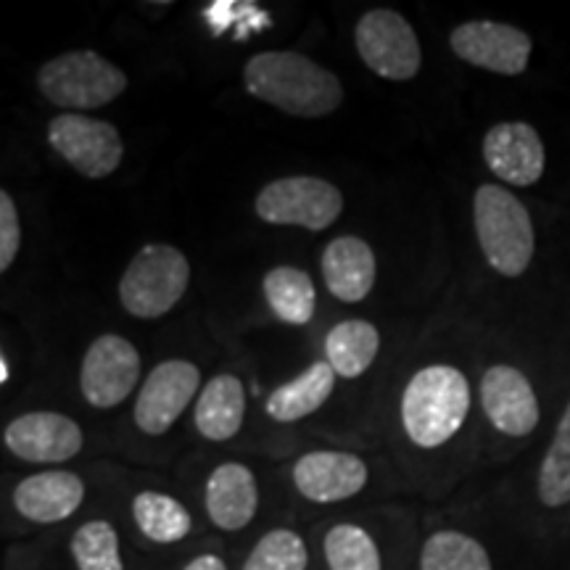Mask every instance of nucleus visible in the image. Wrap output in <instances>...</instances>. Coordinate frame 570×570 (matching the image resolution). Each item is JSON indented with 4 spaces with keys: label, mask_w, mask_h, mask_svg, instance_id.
<instances>
[{
    "label": "nucleus",
    "mask_w": 570,
    "mask_h": 570,
    "mask_svg": "<svg viewBox=\"0 0 570 570\" xmlns=\"http://www.w3.org/2000/svg\"><path fill=\"white\" fill-rule=\"evenodd\" d=\"M473 391L468 375L449 362L417 367L404 381L396 402V431L404 468L415 458H433L454 444L470 417Z\"/></svg>",
    "instance_id": "1"
},
{
    "label": "nucleus",
    "mask_w": 570,
    "mask_h": 570,
    "mask_svg": "<svg viewBox=\"0 0 570 570\" xmlns=\"http://www.w3.org/2000/svg\"><path fill=\"white\" fill-rule=\"evenodd\" d=\"M320 570H415V529L399 510L341 515L317 525Z\"/></svg>",
    "instance_id": "2"
},
{
    "label": "nucleus",
    "mask_w": 570,
    "mask_h": 570,
    "mask_svg": "<svg viewBox=\"0 0 570 570\" xmlns=\"http://www.w3.org/2000/svg\"><path fill=\"white\" fill-rule=\"evenodd\" d=\"M248 96L285 117L323 119L344 104V85L331 69L298 51H262L244 63Z\"/></svg>",
    "instance_id": "3"
},
{
    "label": "nucleus",
    "mask_w": 570,
    "mask_h": 570,
    "mask_svg": "<svg viewBox=\"0 0 570 570\" xmlns=\"http://www.w3.org/2000/svg\"><path fill=\"white\" fill-rule=\"evenodd\" d=\"M475 238L489 267L502 277H520L537 254V230L525 204L502 185L487 183L473 194Z\"/></svg>",
    "instance_id": "4"
},
{
    "label": "nucleus",
    "mask_w": 570,
    "mask_h": 570,
    "mask_svg": "<svg viewBox=\"0 0 570 570\" xmlns=\"http://www.w3.org/2000/svg\"><path fill=\"white\" fill-rule=\"evenodd\" d=\"M35 82H38L40 96L63 109V114L104 109L119 96H125L127 85H130L122 67L90 48L53 56L51 61L42 63Z\"/></svg>",
    "instance_id": "5"
},
{
    "label": "nucleus",
    "mask_w": 570,
    "mask_h": 570,
    "mask_svg": "<svg viewBox=\"0 0 570 570\" xmlns=\"http://www.w3.org/2000/svg\"><path fill=\"white\" fill-rule=\"evenodd\" d=\"M285 483L306 508L331 510L365 497L375 487V468L352 449H309L285 470Z\"/></svg>",
    "instance_id": "6"
},
{
    "label": "nucleus",
    "mask_w": 570,
    "mask_h": 570,
    "mask_svg": "<svg viewBox=\"0 0 570 570\" xmlns=\"http://www.w3.org/2000/svg\"><path fill=\"white\" fill-rule=\"evenodd\" d=\"M190 262L173 244H146L138 248L119 277V304L138 320H159L188 294Z\"/></svg>",
    "instance_id": "7"
},
{
    "label": "nucleus",
    "mask_w": 570,
    "mask_h": 570,
    "mask_svg": "<svg viewBox=\"0 0 570 570\" xmlns=\"http://www.w3.org/2000/svg\"><path fill=\"white\" fill-rule=\"evenodd\" d=\"M254 212L265 225L323 233L344 214V194L325 177L288 175L267 183L256 194Z\"/></svg>",
    "instance_id": "8"
},
{
    "label": "nucleus",
    "mask_w": 570,
    "mask_h": 570,
    "mask_svg": "<svg viewBox=\"0 0 570 570\" xmlns=\"http://www.w3.org/2000/svg\"><path fill=\"white\" fill-rule=\"evenodd\" d=\"M198 504L206 525L223 537H240L262 518L265 508L259 473L244 460H219L206 470Z\"/></svg>",
    "instance_id": "9"
},
{
    "label": "nucleus",
    "mask_w": 570,
    "mask_h": 570,
    "mask_svg": "<svg viewBox=\"0 0 570 570\" xmlns=\"http://www.w3.org/2000/svg\"><path fill=\"white\" fill-rule=\"evenodd\" d=\"M354 48L373 75L391 82L415 80L423 67L415 27L394 9H370L354 24Z\"/></svg>",
    "instance_id": "10"
},
{
    "label": "nucleus",
    "mask_w": 570,
    "mask_h": 570,
    "mask_svg": "<svg viewBox=\"0 0 570 570\" xmlns=\"http://www.w3.org/2000/svg\"><path fill=\"white\" fill-rule=\"evenodd\" d=\"M48 146L88 180H106L122 167V132L88 114H59L48 122Z\"/></svg>",
    "instance_id": "11"
},
{
    "label": "nucleus",
    "mask_w": 570,
    "mask_h": 570,
    "mask_svg": "<svg viewBox=\"0 0 570 570\" xmlns=\"http://www.w3.org/2000/svg\"><path fill=\"white\" fill-rule=\"evenodd\" d=\"M90 487L82 473L67 468H48L24 475L11 489V512L27 529H51L80 515L88 504Z\"/></svg>",
    "instance_id": "12"
},
{
    "label": "nucleus",
    "mask_w": 570,
    "mask_h": 570,
    "mask_svg": "<svg viewBox=\"0 0 570 570\" xmlns=\"http://www.w3.org/2000/svg\"><path fill=\"white\" fill-rule=\"evenodd\" d=\"M140 373L138 346L119 333H101L82 356L80 394L92 410H114L132 396Z\"/></svg>",
    "instance_id": "13"
},
{
    "label": "nucleus",
    "mask_w": 570,
    "mask_h": 570,
    "mask_svg": "<svg viewBox=\"0 0 570 570\" xmlns=\"http://www.w3.org/2000/svg\"><path fill=\"white\" fill-rule=\"evenodd\" d=\"M202 394V370L196 362L164 360L148 373L132 407V423L146 436H164Z\"/></svg>",
    "instance_id": "14"
},
{
    "label": "nucleus",
    "mask_w": 570,
    "mask_h": 570,
    "mask_svg": "<svg viewBox=\"0 0 570 570\" xmlns=\"http://www.w3.org/2000/svg\"><path fill=\"white\" fill-rule=\"evenodd\" d=\"M3 446L13 460L48 470L80 458L85 431L63 412L35 410L17 415L3 428Z\"/></svg>",
    "instance_id": "15"
},
{
    "label": "nucleus",
    "mask_w": 570,
    "mask_h": 570,
    "mask_svg": "<svg viewBox=\"0 0 570 570\" xmlns=\"http://www.w3.org/2000/svg\"><path fill=\"white\" fill-rule=\"evenodd\" d=\"M449 48L470 67L487 69L491 75L518 77L529 69L533 40L529 32L504 21L473 19L462 21L449 32Z\"/></svg>",
    "instance_id": "16"
},
{
    "label": "nucleus",
    "mask_w": 570,
    "mask_h": 570,
    "mask_svg": "<svg viewBox=\"0 0 570 570\" xmlns=\"http://www.w3.org/2000/svg\"><path fill=\"white\" fill-rule=\"evenodd\" d=\"M127 520L138 544L148 550H177L198 533L188 502L159 487H140L127 497Z\"/></svg>",
    "instance_id": "17"
},
{
    "label": "nucleus",
    "mask_w": 570,
    "mask_h": 570,
    "mask_svg": "<svg viewBox=\"0 0 570 570\" xmlns=\"http://www.w3.org/2000/svg\"><path fill=\"white\" fill-rule=\"evenodd\" d=\"M481 407L494 431L525 439L537 431L541 410L529 375L512 365H491L481 377Z\"/></svg>",
    "instance_id": "18"
},
{
    "label": "nucleus",
    "mask_w": 570,
    "mask_h": 570,
    "mask_svg": "<svg viewBox=\"0 0 570 570\" xmlns=\"http://www.w3.org/2000/svg\"><path fill=\"white\" fill-rule=\"evenodd\" d=\"M483 161L497 180L529 188L547 169L544 140L529 122H499L483 138Z\"/></svg>",
    "instance_id": "19"
},
{
    "label": "nucleus",
    "mask_w": 570,
    "mask_h": 570,
    "mask_svg": "<svg viewBox=\"0 0 570 570\" xmlns=\"http://www.w3.org/2000/svg\"><path fill=\"white\" fill-rule=\"evenodd\" d=\"M323 277L333 298L344 304H360L373 294L377 259L373 246L360 235L333 238L323 252Z\"/></svg>",
    "instance_id": "20"
},
{
    "label": "nucleus",
    "mask_w": 570,
    "mask_h": 570,
    "mask_svg": "<svg viewBox=\"0 0 570 570\" xmlns=\"http://www.w3.org/2000/svg\"><path fill=\"white\" fill-rule=\"evenodd\" d=\"M246 389L233 373H219L204 383L194 407L196 433L209 444H227L244 431Z\"/></svg>",
    "instance_id": "21"
},
{
    "label": "nucleus",
    "mask_w": 570,
    "mask_h": 570,
    "mask_svg": "<svg viewBox=\"0 0 570 570\" xmlns=\"http://www.w3.org/2000/svg\"><path fill=\"white\" fill-rule=\"evenodd\" d=\"M336 377L338 375L333 373V367L325 360L312 362L309 367L291 377L288 383H281L267 396V417L281 425L302 423V420L325 407L327 399L333 396V389H336Z\"/></svg>",
    "instance_id": "22"
},
{
    "label": "nucleus",
    "mask_w": 570,
    "mask_h": 570,
    "mask_svg": "<svg viewBox=\"0 0 570 570\" xmlns=\"http://www.w3.org/2000/svg\"><path fill=\"white\" fill-rule=\"evenodd\" d=\"M235 570H320L312 539L291 523H273L240 554Z\"/></svg>",
    "instance_id": "23"
},
{
    "label": "nucleus",
    "mask_w": 570,
    "mask_h": 570,
    "mask_svg": "<svg viewBox=\"0 0 570 570\" xmlns=\"http://www.w3.org/2000/svg\"><path fill=\"white\" fill-rule=\"evenodd\" d=\"M67 560L71 570H130L125 533L109 515H90L71 529Z\"/></svg>",
    "instance_id": "24"
},
{
    "label": "nucleus",
    "mask_w": 570,
    "mask_h": 570,
    "mask_svg": "<svg viewBox=\"0 0 570 570\" xmlns=\"http://www.w3.org/2000/svg\"><path fill=\"white\" fill-rule=\"evenodd\" d=\"M377 352H381L377 327L370 320L348 317L327 331L323 360L338 377L354 381V377H362L375 365Z\"/></svg>",
    "instance_id": "25"
},
{
    "label": "nucleus",
    "mask_w": 570,
    "mask_h": 570,
    "mask_svg": "<svg viewBox=\"0 0 570 570\" xmlns=\"http://www.w3.org/2000/svg\"><path fill=\"white\" fill-rule=\"evenodd\" d=\"M262 294L273 315L285 325L304 327L315 320L317 288L306 269L277 265L262 277Z\"/></svg>",
    "instance_id": "26"
},
{
    "label": "nucleus",
    "mask_w": 570,
    "mask_h": 570,
    "mask_svg": "<svg viewBox=\"0 0 570 570\" xmlns=\"http://www.w3.org/2000/svg\"><path fill=\"white\" fill-rule=\"evenodd\" d=\"M417 570H494L487 547L458 529H436L417 550Z\"/></svg>",
    "instance_id": "27"
},
{
    "label": "nucleus",
    "mask_w": 570,
    "mask_h": 570,
    "mask_svg": "<svg viewBox=\"0 0 570 570\" xmlns=\"http://www.w3.org/2000/svg\"><path fill=\"white\" fill-rule=\"evenodd\" d=\"M537 497L547 510H562L570 504V402L539 465Z\"/></svg>",
    "instance_id": "28"
},
{
    "label": "nucleus",
    "mask_w": 570,
    "mask_h": 570,
    "mask_svg": "<svg viewBox=\"0 0 570 570\" xmlns=\"http://www.w3.org/2000/svg\"><path fill=\"white\" fill-rule=\"evenodd\" d=\"M21 248V217L9 190H0V273H9Z\"/></svg>",
    "instance_id": "29"
},
{
    "label": "nucleus",
    "mask_w": 570,
    "mask_h": 570,
    "mask_svg": "<svg viewBox=\"0 0 570 570\" xmlns=\"http://www.w3.org/2000/svg\"><path fill=\"white\" fill-rule=\"evenodd\" d=\"M169 570H233V566L225 550H219V547L214 544H204V547H196V550H190Z\"/></svg>",
    "instance_id": "30"
},
{
    "label": "nucleus",
    "mask_w": 570,
    "mask_h": 570,
    "mask_svg": "<svg viewBox=\"0 0 570 570\" xmlns=\"http://www.w3.org/2000/svg\"><path fill=\"white\" fill-rule=\"evenodd\" d=\"M0 370H3V373H0V381L9 383V360H6V354H3V365H0Z\"/></svg>",
    "instance_id": "31"
}]
</instances>
